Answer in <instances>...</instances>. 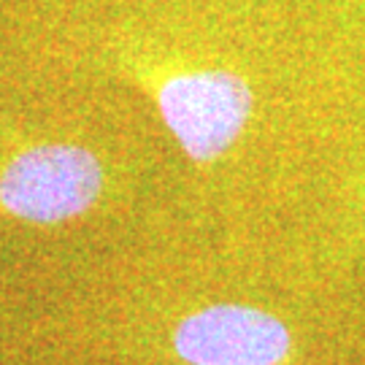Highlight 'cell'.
Masks as SVG:
<instances>
[{"label": "cell", "mask_w": 365, "mask_h": 365, "mask_svg": "<svg viewBox=\"0 0 365 365\" xmlns=\"http://www.w3.org/2000/svg\"><path fill=\"white\" fill-rule=\"evenodd\" d=\"M103 182V163L84 146H27L0 168V209L36 225L66 222L98 203Z\"/></svg>", "instance_id": "6da1fadb"}, {"label": "cell", "mask_w": 365, "mask_h": 365, "mask_svg": "<svg viewBox=\"0 0 365 365\" xmlns=\"http://www.w3.org/2000/svg\"><path fill=\"white\" fill-rule=\"evenodd\" d=\"M289 349L287 325L244 303L206 306L173 330V352L187 365H282Z\"/></svg>", "instance_id": "3957f363"}, {"label": "cell", "mask_w": 365, "mask_h": 365, "mask_svg": "<svg viewBox=\"0 0 365 365\" xmlns=\"http://www.w3.org/2000/svg\"><path fill=\"white\" fill-rule=\"evenodd\" d=\"M252 106L255 95L247 81L222 68L179 71L157 87L160 117L195 163H211L238 141Z\"/></svg>", "instance_id": "7a4b0ae2"}]
</instances>
